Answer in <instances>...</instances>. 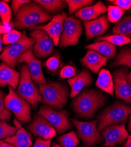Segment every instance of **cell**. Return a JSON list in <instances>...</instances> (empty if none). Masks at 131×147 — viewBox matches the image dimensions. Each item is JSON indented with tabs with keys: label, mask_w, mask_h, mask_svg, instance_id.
Here are the masks:
<instances>
[{
	"label": "cell",
	"mask_w": 131,
	"mask_h": 147,
	"mask_svg": "<svg viewBox=\"0 0 131 147\" xmlns=\"http://www.w3.org/2000/svg\"><path fill=\"white\" fill-rule=\"evenodd\" d=\"M76 70L73 66L68 65L64 66L60 72V77L61 78H71L76 76Z\"/></svg>",
	"instance_id": "cell-37"
},
{
	"label": "cell",
	"mask_w": 131,
	"mask_h": 147,
	"mask_svg": "<svg viewBox=\"0 0 131 147\" xmlns=\"http://www.w3.org/2000/svg\"><path fill=\"white\" fill-rule=\"evenodd\" d=\"M85 28L86 39L91 40L95 36L102 35L108 31L110 27V24L108 18L103 15L92 21H83Z\"/></svg>",
	"instance_id": "cell-17"
},
{
	"label": "cell",
	"mask_w": 131,
	"mask_h": 147,
	"mask_svg": "<svg viewBox=\"0 0 131 147\" xmlns=\"http://www.w3.org/2000/svg\"><path fill=\"white\" fill-rule=\"evenodd\" d=\"M88 50H93L98 52L100 55L108 58L115 57L116 48L113 44L106 41H98L95 43L88 45L85 47Z\"/></svg>",
	"instance_id": "cell-24"
},
{
	"label": "cell",
	"mask_w": 131,
	"mask_h": 147,
	"mask_svg": "<svg viewBox=\"0 0 131 147\" xmlns=\"http://www.w3.org/2000/svg\"><path fill=\"white\" fill-rule=\"evenodd\" d=\"M1 22H2V21H1V17H0V24H1Z\"/></svg>",
	"instance_id": "cell-48"
},
{
	"label": "cell",
	"mask_w": 131,
	"mask_h": 147,
	"mask_svg": "<svg viewBox=\"0 0 131 147\" xmlns=\"http://www.w3.org/2000/svg\"><path fill=\"white\" fill-rule=\"evenodd\" d=\"M108 20L109 22L116 23L120 21L125 11L116 5H110L108 8Z\"/></svg>",
	"instance_id": "cell-31"
},
{
	"label": "cell",
	"mask_w": 131,
	"mask_h": 147,
	"mask_svg": "<svg viewBox=\"0 0 131 147\" xmlns=\"http://www.w3.org/2000/svg\"><path fill=\"white\" fill-rule=\"evenodd\" d=\"M52 140H43L38 138L35 140V142L33 147H51Z\"/></svg>",
	"instance_id": "cell-40"
},
{
	"label": "cell",
	"mask_w": 131,
	"mask_h": 147,
	"mask_svg": "<svg viewBox=\"0 0 131 147\" xmlns=\"http://www.w3.org/2000/svg\"><path fill=\"white\" fill-rule=\"evenodd\" d=\"M109 1L125 11L131 8V0H109Z\"/></svg>",
	"instance_id": "cell-38"
},
{
	"label": "cell",
	"mask_w": 131,
	"mask_h": 147,
	"mask_svg": "<svg viewBox=\"0 0 131 147\" xmlns=\"http://www.w3.org/2000/svg\"><path fill=\"white\" fill-rule=\"evenodd\" d=\"M108 59L96 51L89 50L80 59V62L93 73L98 74L101 68L106 65Z\"/></svg>",
	"instance_id": "cell-19"
},
{
	"label": "cell",
	"mask_w": 131,
	"mask_h": 147,
	"mask_svg": "<svg viewBox=\"0 0 131 147\" xmlns=\"http://www.w3.org/2000/svg\"><path fill=\"white\" fill-rule=\"evenodd\" d=\"M9 93L5 98V106L13 113L17 120L27 123L31 120V106L25 100L20 97L11 87H8Z\"/></svg>",
	"instance_id": "cell-7"
},
{
	"label": "cell",
	"mask_w": 131,
	"mask_h": 147,
	"mask_svg": "<svg viewBox=\"0 0 131 147\" xmlns=\"http://www.w3.org/2000/svg\"><path fill=\"white\" fill-rule=\"evenodd\" d=\"M11 25L10 24L9 26H4L3 24H0V35L5 34L11 31Z\"/></svg>",
	"instance_id": "cell-41"
},
{
	"label": "cell",
	"mask_w": 131,
	"mask_h": 147,
	"mask_svg": "<svg viewBox=\"0 0 131 147\" xmlns=\"http://www.w3.org/2000/svg\"><path fill=\"white\" fill-rule=\"evenodd\" d=\"M35 43L34 39L28 36L26 31L24 30L21 38L17 42L8 45L4 49L0 54V60L15 69L19 57L29 48L33 47Z\"/></svg>",
	"instance_id": "cell-6"
},
{
	"label": "cell",
	"mask_w": 131,
	"mask_h": 147,
	"mask_svg": "<svg viewBox=\"0 0 131 147\" xmlns=\"http://www.w3.org/2000/svg\"><path fill=\"white\" fill-rule=\"evenodd\" d=\"M108 11L107 7L102 1H99L92 6H87L76 11L75 16L83 21H92L99 18V16Z\"/></svg>",
	"instance_id": "cell-21"
},
{
	"label": "cell",
	"mask_w": 131,
	"mask_h": 147,
	"mask_svg": "<svg viewBox=\"0 0 131 147\" xmlns=\"http://www.w3.org/2000/svg\"><path fill=\"white\" fill-rule=\"evenodd\" d=\"M5 93L2 90H0V120L9 121L12 114L5 106Z\"/></svg>",
	"instance_id": "cell-35"
},
{
	"label": "cell",
	"mask_w": 131,
	"mask_h": 147,
	"mask_svg": "<svg viewBox=\"0 0 131 147\" xmlns=\"http://www.w3.org/2000/svg\"><path fill=\"white\" fill-rule=\"evenodd\" d=\"M22 33L16 30H12L9 32L3 35V43L5 45H10L17 42L21 37Z\"/></svg>",
	"instance_id": "cell-34"
},
{
	"label": "cell",
	"mask_w": 131,
	"mask_h": 147,
	"mask_svg": "<svg viewBox=\"0 0 131 147\" xmlns=\"http://www.w3.org/2000/svg\"><path fill=\"white\" fill-rule=\"evenodd\" d=\"M2 44H3V41H2V35H0V54H1V53L2 51H3Z\"/></svg>",
	"instance_id": "cell-46"
},
{
	"label": "cell",
	"mask_w": 131,
	"mask_h": 147,
	"mask_svg": "<svg viewBox=\"0 0 131 147\" xmlns=\"http://www.w3.org/2000/svg\"><path fill=\"white\" fill-rule=\"evenodd\" d=\"M30 33L31 38L34 39L35 43L33 48V53L37 59H43L50 56L53 51L54 43L44 31L31 30Z\"/></svg>",
	"instance_id": "cell-11"
},
{
	"label": "cell",
	"mask_w": 131,
	"mask_h": 147,
	"mask_svg": "<svg viewBox=\"0 0 131 147\" xmlns=\"http://www.w3.org/2000/svg\"><path fill=\"white\" fill-rule=\"evenodd\" d=\"M20 79L19 72L10 67L4 62L0 64V87H5L8 85L13 90H16Z\"/></svg>",
	"instance_id": "cell-22"
},
{
	"label": "cell",
	"mask_w": 131,
	"mask_h": 147,
	"mask_svg": "<svg viewBox=\"0 0 131 147\" xmlns=\"http://www.w3.org/2000/svg\"><path fill=\"white\" fill-rule=\"evenodd\" d=\"M60 55L58 54H54L45 61V66L50 72H55L57 71L60 65Z\"/></svg>",
	"instance_id": "cell-36"
},
{
	"label": "cell",
	"mask_w": 131,
	"mask_h": 147,
	"mask_svg": "<svg viewBox=\"0 0 131 147\" xmlns=\"http://www.w3.org/2000/svg\"><path fill=\"white\" fill-rule=\"evenodd\" d=\"M96 85L103 91L109 94L111 96L113 95V80L109 71L106 69H102L99 71Z\"/></svg>",
	"instance_id": "cell-23"
},
{
	"label": "cell",
	"mask_w": 131,
	"mask_h": 147,
	"mask_svg": "<svg viewBox=\"0 0 131 147\" xmlns=\"http://www.w3.org/2000/svg\"><path fill=\"white\" fill-rule=\"evenodd\" d=\"M0 147H15L13 145L4 142V141H0Z\"/></svg>",
	"instance_id": "cell-42"
},
{
	"label": "cell",
	"mask_w": 131,
	"mask_h": 147,
	"mask_svg": "<svg viewBox=\"0 0 131 147\" xmlns=\"http://www.w3.org/2000/svg\"><path fill=\"white\" fill-rule=\"evenodd\" d=\"M115 34L122 35L127 37H131V15L124 17L117 22L113 28Z\"/></svg>",
	"instance_id": "cell-26"
},
{
	"label": "cell",
	"mask_w": 131,
	"mask_h": 147,
	"mask_svg": "<svg viewBox=\"0 0 131 147\" xmlns=\"http://www.w3.org/2000/svg\"><path fill=\"white\" fill-rule=\"evenodd\" d=\"M126 66L131 68V48H125L119 53L112 66Z\"/></svg>",
	"instance_id": "cell-28"
},
{
	"label": "cell",
	"mask_w": 131,
	"mask_h": 147,
	"mask_svg": "<svg viewBox=\"0 0 131 147\" xmlns=\"http://www.w3.org/2000/svg\"><path fill=\"white\" fill-rule=\"evenodd\" d=\"M16 93L27 101L34 109H36L38 104L43 101L42 96L31 78L26 64H23L21 66L20 79Z\"/></svg>",
	"instance_id": "cell-4"
},
{
	"label": "cell",
	"mask_w": 131,
	"mask_h": 147,
	"mask_svg": "<svg viewBox=\"0 0 131 147\" xmlns=\"http://www.w3.org/2000/svg\"><path fill=\"white\" fill-rule=\"evenodd\" d=\"M131 114V107L120 102L105 109L98 117L99 124L98 128L102 130L112 125H121L125 124L129 115Z\"/></svg>",
	"instance_id": "cell-5"
},
{
	"label": "cell",
	"mask_w": 131,
	"mask_h": 147,
	"mask_svg": "<svg viewBox=\"0 0 131 147\" xmlns=\"http://www.w3.org/2000/svg\"><path fill=\"white\" fill-rule=\"evenodd\" d=\"M63 14L64 17V22L59 44L63 48L76 45L83 32L81 22L75 17H67L64 12Z\"/></svg>",
	"instance_id": "cell-8"
},
{
	"label": "cell",
	"mask_w": 131,
	"mask_h": 147,
	"mask_svg": "<svg viewBox=\"0 0 131 147\" xmlns=\"http://www.w3.org/2000/svg\"><path fill=\"white\" fill-rule=\"evenodd\" d=\"M71 121L76 127L78 136L86 147H92L102 142V134L97 127V120L83 122L71 119Z\"/></svg>",
	"instance_id": "cell-10"
},
{
	"label": "cell",
	"mask_w": 131,
	"mask_h": 147,
	"mask_svg": "<svg viewBox=\"0 0 131 147\" xmlns=\"http://www.w3.org/2000/svg\"><path fill=\"white\" fill-rule=\"evenodd\" d=\"M18 63H26L30 76L34 82L39 85L47 83L43 74L41 62L35 57L33 53V47L29 48L18 58Z\"/></svg>",
	"instance_id": "cell-12"
},
{
	"label": "cell",
	"mask_w": 131,
	"mask_h": 147,
	"mask_svg": "<svg viewBox=\"0 0 131 147\" xmlns=\"http://www.w3.org/2000/svg\"><path fill=\"white\" fill-rule=\"evenodd\" d=\"M16 127L8 125L4 121L0 120V140L13 136L17 132Z\"/></svg>",
	"instance_id": "cell-33"
},
{
	"label": "cell",
	"mask_w": 131,
	"mask_h": 147,
	"mask_svg": "<svg viewBox=\"0 0 131 147\" xmlns=\"http://www.w3.org/2000/svg\"><path fill=\"white\" fill-rule=\"evenodd\" d=\"M13 122L17 129L16 133L13 136L5 138L3 141L15 147H31L32 145L31 135L22 127L18 120L15 119Z\"/></svg>",
	"instance_id": "cell-18"
},
{
	"label": "cell",
	"mask_w": 131,
	"mask_h": 147,
	"mask_svg": "<svg viewBox=\"0 0 131 147\" xmlns=\"http://www.w3.org/2000/svg\"><path fill=\"white\" fill-rule=\"evenodd\" d=\"M52 18L39 4L34 1L25 4L20 9L16 14L15 21L11 25L19 29H31L39 24L51 20Z\"/></svg>",
	"instance_id": "cell-1"
},
{
	"label": "cell",
	"mask_w": 131,
	"mask_h": 147,
	"mask_svg": "<svg viewBox=\"0 0 131 147\" xmlns=\"http://www.w3.org/2000/svg\"><path fill=\"white\" fill-rule=\"evenodd\" d=\"M48 14H56L67 8L65 1L61 0H35Z\"/></svg>",
	"instance_id": "cell-25"
},
{
	"label": "cell",
	"mask_w": 131,
	"mask_h": 147,
	"mask_svg": "<svg viewBox=\"0 0 131 147\" xmlns=\"http://www.w3.org/2000/svg\"><path fill=\"white\" fill-rule=\"evenodd\" d=\"M67 82L71 88L70 97L73 98L85 86H90L92 82V78L87 69H83L78 75L69 79Z\"/></svg>",
	"instance_id": "cell-20"
},
{
	"label": "cell",
	"mask_w": 131,
	"mask_h": 147,
	"mask_svg": "<svg viewBox=\"0 0 131 147\" xmlns=\"http://www.w3.org/2000/svg\"><path fill=\"white\" fill-rule=\"evenodd\" d=\"M34 136L43 140H52L56 136V130L44 117L37 115L27 126Z\"/></svg>",
	"instance_id": "cell-15"
},
{
	"label": "cell",
	"mask_w": 131,
	"mask_h": 147,
	"mask_svg": "<svg viewBox=\"0 0 131 147\" xmlns=\"http://www.w3.org/2000/svg\"><path fill=\"white\" fill-rule=\"evenodd\" d=\"M128 128L130 133L131 134V114L129 115V122H128Z\"/></svg>",
	"instance_id": "cell-45"
},
{
	"label": "cell",
	"mask_w": 131,
	"mask_h": 147,
	"mask_svg": "<svg viewBox=\"0 0 131 147\" xmlns=\"http://www.w3.org/2000/svg\"><path fill=\"white\" fill-rule=\"evenodd\" d=\"M69 8V14L71 16L75 11L89 6L94 3L93 0H66L65 1Z\"/></svg>",
	"instance_id": "cell-30"
},
{
	"label": "cell",
	"mask_w": 131,
	"mask_h": 147,
	"mask_svg": "<svg viewBox=\"0 0 131 147\" xmlns=\"http://www.w3.org/2000/svg\"><path fill=\"white\" fill-rule=\"evenodd\" d=\"M37 114L47 119L58 134H62L72 128L69 114L65 110L57 111L45 104L40 107Z\"/></svg>",
	"instance_id": "cell-9"
},
{
	"label": "cell",
	"mask_w": 131,
	"mask_h": 147,
	"mask_svg": "<svg viewBox=\"0 0 131 147\" xmlns=\"http://www.w3.org/2000/svg\"><path fill=\"white\" fill-rule=\"evenodd\" d=\"M126 78H127V81H128L129 84L130 85V86L131 87V71L128 72Z\"/></svg>",
	"instance_id": "cell-44"
},
{
	"label": "cell",
	"mask_w": 131,
	"mask_h": 147,
	"mask_svg": "<svg viewBox=\"0 0 131 147\" xmlns=\"http://www.w3.org/2000/svg\"><path fill=\"white\" fill-rule=\"evenodd\" d=\"M123 147H131V136H129Z\"/></svg>",
	"instance_id": "cell-43"
},
{
	"label": "cell",
	"mask_w": 131,
	"mask_h": 147,
	"mask_svg": "<svg viewBox=\"0 0 131 147\" xmlns=\"http://www.w3.org/2000/svg\"><path fill=\"white\" fill-rule=\"evenodd\" d=\"M52 147H62L60 145H59L58 144L54 142L53 143V145H52Z\"/></svg>",
	"instance_id": "cell-47"
},
{
	"label": "cell",
	"mask_w": 131,
	"mask_h": 147,
	"mask_svg": "<svg viewBox=\"0 0 131 147\" xmlns=\"http://www.w3.org/2000/svg\"><path fill=\"white\" fill-rule=\"evenodd\" d=\"M64 17L63 14H58L52 18L51 21L44 26H38L31 30H41L44 31L52 40L54 45L57 46L60 42V36L63 30Z\"/></svg>",
	"instance_id": "cell-16"
},
{
	"label": "cell",
	"mask_w": 131,
	"mask_h": 147,
	"mask_svg": "<svg viewBox=\"0 0 131 147\" xmlns=\"http://www.w3.org/2000/svg\"><path fill=\"white\" fill-rule=\"evenodd\" d=\"M31 1L28 0H13L11 3V8L15 15L17 14L20 9L25 4L31 3Z\"/></svg>",
	"instance_id": "cell-39"
},
{
	"label": "cell",
	"mask_w": 131,
	"mask_h": 147,
	"mask_svg": "<svg viewBox=\"0 0 131 147\" xmlns=\"http://www.w3.org/2000/svg\"><path fill=\"white\" fill-rule=\"evenodd\" d=\"M102 136L105 138V147H115L116 145L124 143L129 134L126 129L125 124L121 125H112L102 129Z\"/></svg>",
	"instance_id": "cell-14"
},
{
	"label": "cell",
	"mask_w": 131,
	"mask_h": 147,
	"mask_svg": "<svg viewBox=\"0 0 131 147\" xmlns=\"http://www.w3.org/2000/svg\"><path fill=\"white\" fill-rule=\"evenodd\" d=\"M105 103V95L93 89L83 91L72 102L75 112L79 116L86 118H92Z\"/></svg>",
	"instance_id": "cell-2"
},
{
	"label": "cell",
	"mask_w": 131,
	"mask_h": 147,
	"mask_svg": "<svg viewBox=\"0 0 131 147\" xmlns=\"http://www.w3.org/2000/svg\"><path fill=\"white\" fill-rule=\"evenodd\" d=\"M0 17L3 25H10L12 18V11L9 5L3 1H0Z\"/></svg>",
	"instance_id": "cell-32"
},
{
	"label": "cell",
	"mask_w": 131,
	"mask_h": 147,
	"mask_svg": "<svg viewBox=\"0 0 131 147\" xmlns=\"http://www.w3.org/2000/svg\"><path fill=\"white\" fill-rule=\"evenodd\" d=\"M39 92L43 102L56 111L62 109L67 104L69 88L64 84L50 81L39 85Z\"/></svg>",
	"instance_id": "cell-3"
},
{
	"label": "cell",
	"mask_w": 131,
	"mask_h": 147,
	"mask_svg": "<svg viewBox=\"0 0 131 147\" xmlns=\"http://www.w3.org/2000/svg\"><path fill=\"white\" fill-rule=\"evenodd\" d=\"M96 41H106L108 42L113 45L117 46H122L131 43V38L127 37V36L119 35V34H114L108 36H99L96 38Z\"/></svg>",
	"instance_id": "cell-27"
},
{
	"label": "cell",
	"mask_w": 131,
	"mask_h": 147,
	"mask_svg": "<svg viewBox=\"0 0 131 147\" xmlns=\"http://www.w3.org/2000/svg\"><path fill=\"white\" fill-rule=\"evenodd\" d=\"M128 69L122 68L115 71L113 75L114 92L116 98L131 105V87L127 81Z\"/></svg>",
	"instance_id": "cell-13"
},
{
	"label": "cell",
	"mask_w": 131,
	"mask_h": 147,
	"mask_svg": "<svg viewBox=\"0 0 131 147\" xmlns=\"http://www.w3.org/2000/svg\"><path fill=\"white\" fill-rule=\"evenodd\" d=\"M57 141L62 147H76L79 143L77 135L74 131L63 135Z\"/></svg>",
	"instance_id": "cell-29"
}]
</instances>
